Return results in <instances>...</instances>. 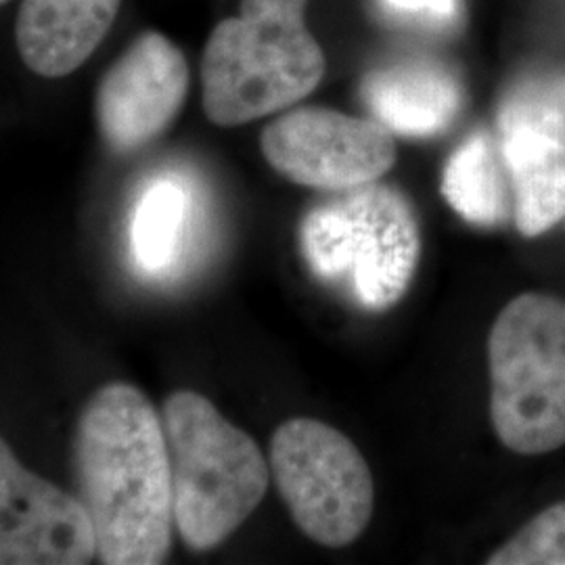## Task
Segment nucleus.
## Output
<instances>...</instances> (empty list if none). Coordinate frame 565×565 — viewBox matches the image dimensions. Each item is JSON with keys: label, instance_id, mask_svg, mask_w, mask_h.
Masks as SVG:
<instances>
[{"label": "nucleus", "instance_id": "ddd939ff", "mask_svg": "<svg viewBox=\"0 0 565 565\" xmlns=\"http://www.w3.org/2000/svg\"><path fill=\"white\" fill-rule=\"evenodd\" d=\"M443 195L469 224L501 226L513 218V198L501 147L486 132L467 137L448 158Z\"/></svg>", "mask_w": 565, "mask_h": 565}, {"label": "nucleus", "instance_id": "1a4fd4ad", "mask_svg": "<svg viewBox=\"0 0 565 565\" xmlns=\"http://www.w3.org/2000/svg\"><path fill=\"white\" fill-rule=\"evenodd\" d=\"M95 557L81 499L23 467L0 438V565H84Z\"/></svg>", "mask_w": 565, "mask_h": 565}, {"label": "nucleus", "instance_id": "9d476101", "mask_svg": "<svg viewBox=\"0 0 565 565\" xmlns=\"http://www.w3.org/2000/svg\"><path fill=\"white\" fill-rule=\"evenodd\" d=\"M121 0H23L15 42L25 67L42 78H65L99 49Z\"/></svg>", "mask_w": 565, "mask_h": 565}, {"label": "nucleus", "instance_id": "f8f14e48", "mask_svg": "<svg viewBox=\"0 0 565 565\" xmlns=\"http://www.w3.org/2000/svg\"><path fill=\"white\" fill-rule=\"evenodd\" d=\"M501 135L513 198V223L532 239L565 221V142L532 128Z\"/></svg>", "mask_w": 565, "mask_h": 565}, {"label": "nucleus", "instance_id": "a211bd4d", "mask_svg": "<svg viewBox=\"0 0 565 565\" xmlns=\"http://www.w3.org/2000/svg\"><path fill=\"white\" fill-rule=\"evenodd\" d=\"M4 2H9V0H0V4H4Z\"/></svg>", "mask_w": 565, "mask_h": 565}, {"label": "nucleus", "instance_id": "f03ea898", "mask_svg": "<svg viewBox=\"0 0 565 565\" xmlns=\"http://www.w3.org/2000/svg\"><path fill=\"white\" fill-rule=\"evenodd\" d=\"M308 0H242L205 42L203 111L233 128L277 114L308 97L323 81L324 57L306 28Z\"/></svg>", "mask_w": 565, "mask_h": 565}, {"label": "nucleus", "instance_id": "0eeeda50", "mask_svg": "<svg viewBox=\"0 0 565 565\" xmlns=\"http://www.w3.org/2000/svg\"><path fill=\"white\" fill-rule=\"evenodd\" d=\"M260 145L287 181L333 193L380 181L396 163V142L382 121L324 107L282 114L264 128Z\"/></svg>", "mask_w": 565, "mask_h": 565}, {"label": "nucleus", "instance_id": "423d86ee", "mask_svg": "<svg viewBox=\"0 0 565 565\" xmlns=\"http://www.w3.org/2000/svg\"><path fill=\"white\" fill-rule=\"evenodd\" d=\"M270 469L308 539L340 548L363 534L373 513V478L342 431L315 419L285 422L270 443Z\"/></svg>", "mask_w": 565, "mask_h": 565}, {"label": "nucleus", "instance_id": "39448f33", "mask_svg": "<svg viewBox=\"0 0 565 565\" xmlns=\"http://www.w3.org/2000/svg\"><path fill=\"white\" fill-rule=\"evenodd\" d=\"M490 417L518 455L565 445V302L527 291L501 310L488 338Z\"/></svg>", "mask_w": 565, "mask_h": 565}, {"label": "nucleus", "instance_id": "4468645a", "mask_svg": "<svg viewBox=\"0 0 565 565\" xmlns=\"http://www.w3.org/2000/svg\"><path fill=\"white\" fill-rule=\"evenodd\" d=\"M189 210V191L181 182L162 179L142 193L130 226L132 254L142 270L163 273L179 258Z\"/></svg>", "mask_w": 565, "mask_h": 565}, {"label": "nucleus", "instance_id": "2eb2a0df", "mask_svg": "<svg viewBox=\"0 0 565 565\" xmlns=\"http://www.w3.org/2000/svg\"><path fill=\"white\" fill-rule=\"evenodd\" d=\"M532 128L565 142V74L541 76L509 88L499 107V132Z\"/></svg>", "mask_w": 565, "mask_h": 565}, {"label": "nucleus", "instance_id": "9b49d317", "mask_svg": "<svg viewBox=\"0 0 565 565\" xmlns=\"http://www.w3.org/2000/svg\"><path fill=\"white\" fill-rule=\"evenodd\" d=\"M363 99L390 132L424 139L446 130L463 107L457 76L436 61L406 60L373 70Z\"/></svg>", "mask_w": 565, "mask_h": 565}, {"label": "nucleus", "instance_id": "f3484780", "mask_svg": "<svg viewBox=\"0 0 565 565\" xmlns=\"http://www.w3.org/2000/svg\"><path fill=\"white\" fill-rule=\"evenodd\" d=\"M394 13L424 18V20H452L459 9V0H382Z\"/></svg>", "mask_w": 565, "mask_h": 565}, {"label": "nucleus", "instance_id": "dca6fc26", "mask_svg": "<svg viewBox=\"0 0 565 565\" xmlns=\"http://www.w3.org/2000/svg\"><path fill=\"white\" fill-rule=\"evenodd\" d=\"M490 565H565V501L546 507L497 548Z\"/></svg>", "mask_w": 565, "mask_h": 565}, {"label": "nucleus", "instance_id": "f257e3e1", "mask_svg": "<svg viewBox=\"0 0 565 565\" xmlns=\"http://www.w3.org/2000/svg\"><path fill=\"white\" fill-rule=\"evenodd\" d=\"M74 467L102 564H163L174 524L170 457L162 417L137 385H103L84 404Z\"/></svg>", "mask_w": 565, "mask_h": 565}, {"label": "nucleus", "instance_id": "7ed1b4c3", "mask_svg": "<svg viewBox=\"0 0 565 565\" xmlns=\"http://www.w3.org/2000/svg\"><path fill=\"white\" fill-rule=\"evenodd\" d=\"M298 242L308 270L366 312L401 302L422 254L413 203L401 189L377 181L312 207Z\"/></svg>", "mask_w": 565, "mask_h": 565}, {"label": "nucleus", "instance_id": "6e6552de", "mask_svg": "<svg viewBox=\"0 0 565 565\" xmlns=\"http://www.w3.org/2000/svg\"><path fill=\"white\" fill-rule=\"evenodd\" d=\"M189 93V63L160 32H142L103 76L95 97L105 145L135 153L160 139L181 114Z\"/></svg>", "mask_w": 565, "mask_h": 565}, {"label": "nucleus", "instance_id": "20e7f679", "mask_svg": "<svg viewBox=\"0 0 565 565\" xmlns=\"http://www.w3.org/2000/svg\"><path fill=\"white\" fill-rule=\"evenodd\" d=\"M162 424L179 534L193 551L223 545L263 503L270 476L263 450L191 390L168 396Z\"/></svg>", "mask_w": 565, "mask_h": 565}]
</instances>
